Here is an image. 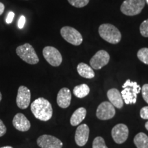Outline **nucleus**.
<instances>
[{"instance_id":"1","label":"nucleus","mask_w":148,"mask_h":148,"mask_svg":"<svg viewBox=\"0 0 148 148\" xmlns=\"http://www.w3.org/2000/svg\"><path fill=\"white\" fill-rule=\"evenodd\" d=\"M31 111L36 119L42 121H49L53 114L51 104L43 97H39L33 101L31 104Z\"/></svg>"},{"instance_id":"2","label":"nucleus","mask_w":148,"mask_h":148,"mask_svg":"<svg viewBox=\"0 0 148 148\" xmlns=\"http://www.w3.org/2000/svg\"><path fill=\"white\" fill-rule=\"evenodd\" d=\"M122 88L123 89L121 92V94L124 102L127 105L136 103L137 95L141 90L139 84L127 79L122 86Z\"/></svg>"},{"instance_id":"3","label":"nucleus","mask_w":148,"mask_h":148,"mask_svg":"<svg viewBox=\"0 0 148 148\" xmlns=\"http://www.w3.org/2000/svg\"><path fill=\"white\" fill-rule=\"evenodd\" d=\"M99 34L103 40L111 44H117L121 40V34L116 27L110 23L101 24L99 27Z\"/></svg>"},{"instance_id":"4","label":"nucleus","mask_w":148,"mask_h":148,"mask_svg":"<svg viewBox=\"0 0 148 148\" xmlns=\"http://www.w3.org/2000/svg\"><path fill=\"white\" fill-rule=\"evenodd\" d=\"M16 53L21 59L28 64H36L39 62V58L34 47L29 43L18 46L16 49Z\"/></svg>"},{"instance_id":"5","label":"nucleus","mask_w":148,"mask_h":148,"mask_svg":"<svg viewBox=\"0 0 148 148\" xmlns=\"http://www.w3.org/2000/svg\"><path fill=\"white\" fill-rule=\"evenodd\" d=\"M145 7V0H125L121 5V11L127 16L140 14Z\"/></svg>"},{"instance_id":"6","label":"nucleus","mask_w":148,"mask_h":148,"mask_svg":"<svg viewBox=\"0 0 148 148\" xmlns=\"http://www.w3.org/2000/svg\"><path fill=\"white\" fill-rule=\"evenodd\" d=\"M60 34L66 41L73 45L78 46L82 44L83 38L80 32L73 27L64 26L60 29Z\"/></svg>"},{"instance_id":"7","label":"nucleus","mask_w":148,"mask_h":148,"mask_svg":"<svg viewBox=\"0 0 148 148\" xmlns=\"http://www.w3.org/2000/svg\"><path fill=\"white\" fill-rule=\"evenodd\" d=\"M42 55L47 62L53 66H60L62 62V57L56 48L47 46L42 50Z\"/></svg>"},{"instance_id":"8","label":"nucleus","mask_w":148,"mask_h":148,"mask_svg":"<svg viewBox=\"0 0 148 148\" xmlns=\"http://www.w3.org/2000/svg\"><path fill=\"white\" fill-rule=\"evenodd\" d=\"M115 113L114 106L110 101H103L97 107L96 116L99 119L104 121L113 118Z\"/></svg>"},{"instance_id":"9","label":"nucleus","mask_w":148,"mask_h":148,"mask_svg":"<svg viewBox=\"0 0 148 148\" xmlns=\"http://www.w3.org/2000/svg\"><path fill=\"white\" fill-rule=\"evenodd\" d=\"M110 55L105 50H99L90 60V65L92 69L99 70L108 64Z\"/></svg>"},{"instance_id":"10","label":"nucleus","mask_w":148,"mask_h":148,"mask_svg":"<svg viewBox=\"0 0 148 148\" xmlns=\"http://www.w3.org/2000/svg\"><path fill=\"white\" fill-rule=\"evenodd\" d=\"M37 145L40 148H62L63 143L59 138L51 135L43 134L37 138Z\"/></svg>"},{"instance_id":"11","label":"nucleus","mask_w":148,"mask_h":148,"mask_svg":"<svg viewBox=\"0 0 148 148\" xmlns=\"http://www.w3.org/2000/svg\"><path fill=\"white\" fill-rule=\"evenodd\" d=\"M111 135L116 143L122 144L125 142L128 138L129 129L126 125L119 123L112 129Z\"/></svg>"},{"instance_id":"12","label":"nucleus","mask_w":148,"mask_h":148,"mask_svg":"<svg viewBox=\"0 0 148 148\" xmlns=\"http://www.w3.org/2000/svg\"><path fill=\"white\" fill-rule=\"evenodd\" d=\"M31 92L27 87L20 86L18 89L16 102L17 106L21 109H26L30 103Z\"/></svg>"},{"instance_id":"13","label":"nucleus","mask_w":148,"mask_h":148,"mask_svg":"<svg viewBox=\"0 0 148 148\" xmlns=\"http://www.w3.org/2000/svg\"><path fill=\"white\" fill-rule=\"evenodd\" d=\"M89 127L86 124L78 125L75 134V141L79 147L85 145L89 137Z\"/></svg>"},{"instance_id":"14","label":"nucleus","mask_w":148,"mask_h":148,"mask_svg":"<svg viewBox=\"0 0 148 148\" xmlns=\"http://www.w3.org/2000/svg\"><path fill=\"white\" fill-rule=\"evenodd\" d=\"M12 124L14 128L21 132H27L31 127L30 122L22 113H17L14 116Z\"/></svg>"},{"instance_id":"15","label":"nucleus","mask_w":148,"mask_h":148,"mask_svg":"<svg viewBox=\"0 0 148 148\" xmlns=\"http://www.w3.org/2000/svg\"><path fill=\"white\" fill-rule=\"evenodd\" d=\"M57 103L62 108H68L71 104V92L68 88H62L57 95Z\"/></svg>"},{"instance_id":"16","label":"nucleus","mask_w":148,"mask_h":148,"mask_svg":"<svg viewBox=\"0 0 148 148\" xmlns=\"http://www.w3.org/2000/svg\"><path fill=\"white\" fill-rule=\"evenodd\" d=\"M107 97L110 102L116 108L121 109L123 106V99L121 92L116 88H113L109 89L107 92Z\"/></svg>"},{"instance_id":"17","label":"nucleus","mask_w":148,"mask_h":148,"mask_svg":"<svg viewBox=\"0 0 148 148\" xmlns=\"http://www.w3.org/2000/svg\"><path fill=\"white\" fill-rule=\"evenodd\" d=\"M86 115V110L84 107H80L75 110L71 116L70 123L72 126H77L85 119Z\"/></svg>"},{"instance_id":"18","label":"nucleus","mask_w":148,"mask_h":148,"mask_svg":"<svg viewBox=\"0 0 148 148\" xmlns=\"http://www.w3.org/2000/svg\"><path fill=\"white\" fill-rule=\"evenodd\" d=\"M77 73L81 77L87 79H92L95 77V72L91 66L84 62H80L77 66Z\"/></svg>"},{"instance_id":"19","label":"nucleus","mask_w":148,"mask_h":148,"mask_svg":"<svg viewBox=\"0 0 148 148\" xmlns=\"http://www.w3.org/2000/svg\"><path fill=\"white\" fill-rule=\"evenodd\" d=\"M90 92V88L87 84H82L75 86L73 90V95L79 99L87 96Z\"/></svg>"},{"instance_id":"20","label":"nucleus","mask_w":148,"mask_h":148,"mask_svg":"<svg viewBox=\"0 0 148 148\" xmlns=\"http://www.w3.org/2000/svg\"><path fill=\"white\" fill-rule=\"evenodd\" d=\"M136 148H148V136L144 132L138 133L134 138Z\"/></svg>"},{"instance_id":"21","label":"nucleus","mask_w":148,"mask_h":148,"mask_svg":"<svg viewBox=\"0 0 148 148\" xmlns=\"http://www.w3.org/2000/svg\"><path fill=\"white\" fill-rule=\"evenodd\" d=\"M138 60L148 65V48L143 47L140 49L137 52Z\"/></svg>"},{"instance_id":"22","label":"nucleus","mask_w":148,"mask_h":148,"mask_svg":"<svg viewBox=\"0 0 148 148\" xmlns=\"http://www.w3.org/2000/svg\"><path fill=\"white\" fill-rule=\"evenodd\" d=\"M92 148H108L105 143V140L101 136H97L93 140L92 145Z\"/></svg>"},{"instance_id":"23","label":"nucleus","mask_w":148,"mask_h":148,"mask_svg":"<svg viewBox=\"0 0 148 148\" xmlns=\"http://www.w3.org/2000/svg\"><path fill=\"white\" fill-rule=\"evenodd\" d=\"M71 5L76 8H83L89 3V0H68Z\"/></svg>"},{"instance_id":"24","label":"nucleus","mask_w":148,"mask_h":148,"mask_svg":"<svg viewBox=\"0 0 148 148\" xmlns=\"http://www.w3.org/2000/svg\"><path fill=\"white\" fill-rule=\"evenodd\" d=\"M139 29L142 36L145 38H148V18L142 22L140 25Z\"/></svg>"},{"instance_id":"25","label":"nucleus","mask_w":148,"mask_h":148,"mask_svg":"<svg viewBox=\"0 0 148 148\" xmlns=\"http://www.w3.org/2000/svg\"><path fill=\"white\" fill-rule=\"evenodd\" d=\"M141 93L143 99L148 103V84H145L142 86Z\"/></svg>"},{"instance_id":"26","label":"nucleus","mask_w":148,"mask_h":148,"mask_svg":"<svg viewBox=\"0 0 148 148\" xmlns=\"http://www.w3.org/2000/svg\"><path fill=\"white\" fill-rule=\"evenodd\" d=\"M140 116L142 119L148 120V106H144L140 109Z\"/></svg>"},{"instance_id":"27","label":"nucleus","mask_w":148,"mask_h":148,"mask_svg":"<svg viewBox=\"0 0 148 148\" xmlns=\"http://www.w3.org/2000/svg\"><path fill=\"white\" fill-rule=\"evenodd\" d=\"M6 132V127L3 123V122L0 119V137L3 136Z\"/></svg>"},{"instance_id":"28","label":"nucleus","mask_w":148,"mask_h":148,"mask_svg":"<svg viewBox=\"0 0 148 148\" xmlns=\"http://www.w3.org/2000/svg\"><path fill=\"white\" fill-rule=\"evenodd\" d=\"M25 23V17L23 15L20 16L19 19L18 21V27L19 29H22L24 27V25Z\"/></svg>"},{"instance_id":"29","label":"nucleus","mask_w":148,"mask_h":148,"mask_svg":"<svg viewBox=\"0 0 148 148\" xmlns=\"http://www.w3.org/2000/svg\"><path fill=\"white\" fill-rule=\"evenodd\" d=\"M14 17V13L13 12H10L8 14V16H7V18H6V20H5V22H6V23L8 24H10L13 21V18Z\"/></svg>"},{"instance_id":"30","label":"nucleus","mask_w":148,"mask_h":148,"mask_svg":"<svg viewBox=\"0 0 148 148\" xmlns=\"http://www.w3.org/2000/svg\"><path fill=\"white\" fill-rule=\"evenodd\" d=\"M4 8H5L4 5H3L2 3L0 2V15L3 14V11H4Z\"/></svg>"},{"instance_id":"31","label":"nucleus","mask_w":148,"mask_h":148,"mask_svg":"<svg viewBox=\"0 0 148 148\" xmlns=\"http://www.w3.org/2000/svg\"><path fill=\"white\" fill-rule=\"evenodd\" d=\"M145 127L146 130H148V121L145 123Z\"/></svg>"},{"instance_id":"32","label":"nucleus","mask_w":148,"mask_h":148,"mask_svg":"<svg viewBox=\"0 0 148 148\" xmlns=\"http://www.w3.org/2000/svg\"><path fill=\"white\" fill-rule=\"evenodd\" d=\"M1 148H13V147H12L11 146H5V147H2Z\"/></svg>"},{"instance_id":"33","label":"nucleus","mask_w":148,"mask_h":148,"mask_svg":"<svg viewBox=\"0 0 148 148\" xmlns=\"http://www.w3.org/2000/svg\"><path fill=\"white\" fill-rule=\"evenodd\" d=\"M1 98H2V95H1V92H0V101H1Z\"/></svg>"},{"instance_id":"34","label":"nucleus","mask_w":148,"mask_h":148,"mask_svg":"<svg viewBox=\"0 0 148 148\" xmlns=\"http://www.w3.org/2000/svg\"><path fill=\"white\" fill-rule=\"evenodd\" d=\"M147 3H148V0H147Z\"/></svg>"}]
</instances>
